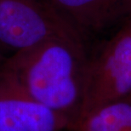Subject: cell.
I'll list each match as a JSON object with an SVG mask.
<instances>
[{
	"label": "cell",
	"instance_id": "obj_1",
	"mask_svg": "<svg viewBox=\"0 0 131 131\" xmlns=\"http://www.w3.org/2000/svg\"><path fill=\"white\" fill-rule=\"evenodd\" d=\"M89 61L83 38L60 37L11 54L0 68L32 99L67 117L72 131L82 111Z\"/></svg>",
	"mask_w": 131,
	"mask_h": 131
},
{
	"label": "cell",
	"instance_id": "obj_2",
	"mask_svg": "<svg viewBox=\"0 0 131 131\" xmlns=\"http://www.w3.org/2000/svg\"><path fill=\"white\" fill-rule=\"evenodd\" d=\"M60 37L83 38L46 0H0V47L11 54Z\"/></svg>",
	"mask_w": 131,
	"mask_h": 131
},
{
	"label": "cell",
	"instance_id": "obj_3",
	"mask_svg": "<svg viewBox=\"0 0 131 131\" xmlns=\"http://www.w3.org/2000/svg\"><path fill=\"white\" fill-rule=\"evenodd\" d=\"M130 94L131 35L124 27L90 56L84 99L78 122L93 110Z\"/></svg>",
	"mask_w": 131,
	"mask_h": 131
},
{
	"label": "cell",
	"instance_id": "obj_4",
	"mask_svg": "<svg viewBox=\"0 0 131 131\" xmlns=\"http://www.w3.org/2000/svg\"><path fill=\"white\" fill-rule=\"evenodd\" d=\"M72 129L67 117L32 99L0 68V131Z\"/></svg>",
	"mask_w": 131,
	"mask_h": 131
},
{
	"label": "cell",
	"instance_id": "obj_5",
	"mask_svg": "<svg viewBox=\"0 0 131 131\" xmlns=\"http://www.w3.org/2000/svg\"><path fill=\"white\" fill-rule=\"evenodd\" d=\"M53 9L86 40L128 18V0H46Z\"/></svg>",
	"mask_w": 131,
	"mask_h": 131
},
{
	"label": "cell",
	"instance_id": "obj_6",
	"mask_svg": "<svg viewBox=\"0 0 131 131\" xmlns=\"http://www.w3.org/2000/svg\"><path fill=\"white\" fill-rule=\"evenodd\" d=\"M72 131H131V96L91 111Z\"/></svg>",
	"mask_w": 131,
	"mask_h": 131
},
{
	"label": "cell",
	"instance_id": "obj_7",
	"mask_svg": "<svg viewBox=\"0 0 131 131\" xmlns=\"http://www.w3.org/2000/svg\"><path fill=\"white\" fill-rule=\"evenodd\" d=\"M124 28L128 31V32H129V33L131 35V17L129 18V22L127 23V25L125 26Z\"/></svg>",
	"mask_w": 131,
	"mask_h": 131
},
{
	"label": "cell",
	"instance_id": "obj_8",
	"mask_svg": "<svg viewBox=\"0 0 131 131\" xmlns=\"http://www.w3.org/2000/svg\"><path fill=\"white\" fill-rule=\"evenodd\" d=\"M131 17V0H128V18Z\"/></svg>",
	"mask_w": 131,
	"mask_h": 131
},
{
	"label": "cell",
	"instance_id": "obj_9",
	"mask_svg": "<svg viewBox=\"0 0 131 131\" xmlns=\"http://www.w3.org/2000/svg\"><path fill=\"white\" fill-rule=\"evenodd\" d=\"M129 96H131V94H130V95H129Z\"/></svg>",
	"mask_w": 131,
	"mask_h": 131
}]
</instances>
